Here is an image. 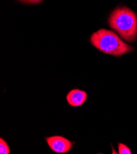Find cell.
Instances as JSON below:
<instances>
[{
	"label": "cell",
	"mask_w": 137,
	"mask_h": 154,
	"mask_svg": "<svg viewBox=\"0 0 137 154\" xmlns=\"http://www.w3.org/2000/svg\"><path fill=\"white\" fill-rule=\"evenodd\" d=\"M108 23L124 40L131 42L137 39V17L130 9L116 8L110 15Z\"/></svg>",
	"instance_id": "1"
},
{
	"label": "cell",
	"mask_w": 137,
	"mask_h": 154,
	"mask_svg": "<svg viewBox=\"0 0 137 154\" xmlns=\"http://www.w3.org/2000/svg\"><path fill=\"white\" fill-rule=\"evenodd\" d=\"M90 42L104 54L120 57L133 51V48L125 43L112 31L100 29L90 37Z\"/></svg>",
	"instance_id": "2"
},
{
	"label": "cell",
	"mask_w": 137,
	"mask_h": 154,
	"mask_svg": "<svg viewBox=\"0 0 137 154\" xmlns=\"http://www.w3.org/2000/svg\"><path fill=\"white\" fill-rule=\"evenodd\" d=\"M46 142L51 149L58 153H65L68 152L72 148L73 143L67 138L54 136L46 137Z\"/></svg>",
	"instance_id": "3"
},
{
	"label": "cell",
	"mask_w": 137,
	"mask_h": 154,
	"mask_svg": "<svg viewBox=\"0 0 137 154\" xmlns=\"http://www.w3.org/2000/svg\"><path fill=\"white\" fill-rule=\"evenodd\" d=\"M87 98L86 92L79 89H73L67 95V100L68 104L73 107L82 106L86 101Z\"/></svg>",
	"instance_id": "4"
},
{
	"label": "cell",
	"mask_w": 137,
	"mask_h": 154,
	"mask_svg": "<svg viewBox=\"0 0 137 154\" xmlns=\"http://www.w3.org/2000/svg\"><path fill=\"white\" fill-rule=\"evenodd\" d=\"M0 153L1 154H9L10 149L9 147L6 143V142L1 138L0 139Z\"/></svg>",
	"instance_id": "5"
},
{
	"label": "cell",
	"mask_w": 137,
	"mask_h": 154,
	"mask_svg": "<svg viewBox=\"0 0 137 154\" xmlns=\"http://www.w3.org/2000/svg\"><path fill=\"white\" fill-rule=\"evenodd\" d=\"M118 148H119V154H131L132 152L130 149L126 145L119 143L118 144Z\"/></svg>",
	"instance_id": "6"
},
{
	"label": "cell",
	"mask_w": 137,
	"mask_h": 154,
	"mask_svg": "<svg viewBox=\"0 0 137 154\" xmlns=\"http://www.w3.org/2000/svg\"><path fill=\"white\" fill-rule=\"evenodd\" d=\"M20 2L29 4H38L42 2L44 0H19Z\"/></svg>",
	"instance_id": "7"
}]
</instances>
